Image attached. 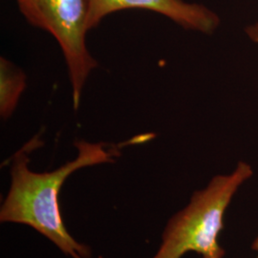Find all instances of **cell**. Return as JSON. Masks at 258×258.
I'll return each mask as SVG.
<instances>
[{"instance_id": "cell-1", "label": "cell", "mask_w": 258, "mask_h": 258, "mask_svg": "<svg viewBox=\"0 0 258 258\" xmlns=\"http://www.w3.org/2000/svg\"><path fill=\"white\" fill-rule=\"evenodd\" d=\"M128 144V143H126ZM124 144V145H126ZM123 145L78 141V155L50 172H35L29 167V144L19 150L11 163V185L1 205V223L29 226L72 258H90L91 250L68 232L59 210L58 196L67 178L87 166L113 163Z\"/></svg>"}, {"instance_id": "cell-6", "label": "cell", "mask_w": 258, "mask_h": 258, "mask_svg": "<svg viewBox=\"0 0 258 258\" xmlns=\"http://www.w3.org/2000/svg\"><path fill=\"white\" fill-rule=\"evenodd\" d=\"M245 33L253 43L258 45V21L246 26Z\"/></svg>"}, {"instance_id": "cell-7", "label": "cell", "mask_w": 258, "mask_h": 258, "mask_svg": "<svg viewBox=\"0 0 258 258\" xmlns=\"http://www.w3.org/2000/svg\"><path fill=\"white\" fill-rule=\"evenodd\" d=\"M251 249L254 250L256 252V256L255 258H258V234L256 235V237L254 238V240L252 241V244H251Z\"/></svg>"}, {"instance_id": "cell-3", "label": "cell", "mask_w": 258, "mask_h": 258, "mask_svg": "<svg viewBox=\"0 0 258 258\" xmlns=\"http://www.w3.org/2000/svg\"><path fill=\"white\" fill-rule=\"evenodd\" d=\"M18 4L28 22L50 33L61 48L77 110L84 84L98 66L86 46L89 31L86 0H18Z\"/></svg>"}, {"instance_id": "cell-4", "label": "cell", "mask_w": 258, "mask_h": 258, "mask_svg": "<svg viewBox=\"0 0 258 258\" xmlns=\"http://www.w3.org/2000/svg\"><path fill=\"white\" fill-rule=\"evenodd\" d=\"M87 26L96 28L108 15L122 10H148L172 20L185 30L212 35L220 26L219 16L207 6L184 0H86Z\"/></svg>"}, {"instance_id": "cell-2", "label": "cell", "mask_w": 258, "mask_h": 258, "mask_svg": "<svg viewBox=\"0 0 258 258\" xmlns=\"http://www.w3.org/2000/svg\"><path fill=\"white\" fill-rule=\"evenodd\" d=\"M252 176V166L239 161L231 173L213 176L206 187L194 191L189 203L167 222L152 258H182L190 251L203 258L224 257L219 236L225 214L240 187Z\"/></svg>"}, {"instance_id": "cell-5", "label": "cell", "mask_w": 258, "mask_h": 258, "mask_svg": "<svg viewBox=\"0 0 258 258\" xmlns=\"http://www.w3.org/2000/svg\"><path fill=\"white\" fill-rule=\"evenodd\" d=\"M27 85L25 73L8 59L0 58V115L7 120L16 110Z\"/></svg>"}]
</instances>
